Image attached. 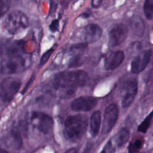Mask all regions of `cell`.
Returning a JSON list of instances; mask_svg holds the SVG:
<instances>
[{
  "mask_svg": "<svg viewBox=\"0 0 153 153\" xmlns=\"http://www.w3.org/2000/svg\"><path fill=\"white\" fill-rule=\"evenodd\" d=\"M88 74L81 70L61 72L57 74L53 79L54 86L59 89H76L83 87L88 82Z\"/></svg>",
  "mask_w": 153,
  "mask_h": 153,
  "instance_id": "obj_1",
  "label": "cell"
},
{
  "mask_svg": "<svg viewBox=\"0 0 153 153\" xmlns=\"http://www.w3.org/2000/svg\"><path fill=\"white\" fill-rule=\"evenodd\" d=\"M88 126L87 118L85 115H76L68 117L65 122L63 134L69 140L76 142L84 134Z\"/></svg>",
  "mask_w": 153,
  "mask_h": 153,
  "instance_id": "obj_2",
  "label": "cell"
},
{
  "mask_svg": "<svg viewBox=\"0 0 153 153\" xmlns=\"http://www.w3.org/2000/svg\"><path fill=\"white\" fill-rule=\"evenodd\" d=\"M4 25L9 33L16 34L28 26L29 20L24 13L16 10L8 13L5 17Z\"/></svg>",
  "mask_w": 153,
  "mask_h": 153,
  "instance_id": "obj_3",
  "label": "cell"
},
{
  "mask_svg": "<svg viewBox=\"0 0 153 153\" xmlns=\"http://www.w3.org/2000/svg\"><path fill=\"white\" fill-rule=\"evenodd\" d=\"M7 55V57L1 61V72L2 74H14L25 69L27 59L22 55V53Z\"/></svg>",
  "mask_w": 153,
  "mask_h": 153,
  "instance_id": "obj_4",
  "label": "cell"
},
{
  "mask_svg": "<svg viewBox=\"0 0 153 153\" xmlns=\"http://www.w3.org/2000/svg\"><path fill=\"white\" fill-rule=\"evenodd\" d=\"M21 86V81L17 78L8 77L1 83V99L4 103L11 102Z\"/></svg>",
  "mask_w": 153,
  "mask_h": 153,
  "instance_id": "obj_5",
  "label": "cell"
},
{
  "mask_svg": "<svg viewBox=\"0 0 153 153\" xmlns=\"http://www.w3.org/2000/svg\"><path fill=\"white\" fill-rule=\"evenodd\" d=\"M30 120L33 127L44 134L49 133L53 129V119L46 114L34 111L31 114Z\"/></svg>",
  "mask_w": 153,
  "mask_h": 153,
  "instance_id": "obj_6",
  "label": "cell"
},
{
  "mask_svg": "<svg viewBox=\"0 0 153 153\" xmlns=\"http://www.w3.org/2000/svg\"><path fill=\"white\" fill-rule=\"evenodd\" d=\"M118 108L115 103H111L108 105L104 113L103 121L102 127V133L108 134L110 132L118 120Z\"/></svg>",
  "mask_w": 153,
  "mask_h": 153,
  "instance_id": "obj_7",
  "label": "cell"
},
{
  "mask_svg": "<svg viewBox=\"0 0 153 153\" xmlns=\"http://www.w3.org/2000/svg\"><path fill=\"white\" fill-rule=\"evenodd\" d=\"M123 96L121 105L123 108L128 107L133 102L137 91V82L135 78H129L122 87Z\"/></svg>",
  "mask_w": 153,
  "mask_h": 153,
  "instance_id": "obj_8",
  "label": "cell"
},
{
  "mask_svg": "<svg viewBox=\"0 0 153 153\" xmlns=\"http://www.w3.org/2000/svg\"><path fill=\"white\" fill-rule=\"evenodd\" d=\"M127 32V27L121 23L115 25L109 32V45L112 47L121 45L125 41Z\"/></svg>",
  "mask_w": 153,
  "mask_h": 153,
  "instance_id": "obj_9",
  "label": "cell"
},
{
  "mask_svg": "<svg viewBox=\"0 0 153 153\" xmlns=\"http://www.w3.org/2000/svg\"><path fill=\"white\" fill-rule=\"evenodd\" d=\"M97 99L91 96H82L75 99L71 103V108L75 111H88L97 104Z\"/></svg>",
  "mask_w": 153,
  "mask_h": 153,
  "instance_id": "obj_10",
  "label": "cell"
},
{
  "mask_svg": "<svg viewBox=\"0 0 153 153\" xmlns=\"http://www.w3.org/2000/svg\"><path fill=\"white\" fill-rule=\"evenodd\" d=\"M151 56V51L146 50L135 57L131 63V71L134 74L142 72L148 65Z\"/></svg>",
  "mask_w": 153,
  "mask_h": 153,
  "instance_id": "obj_11",
  "label": "cell"
},
{
  "mask_svg": "<svg viewBox=\"0 0 153 153\" xmlns=\"http://www.w3.org/2000/svg\"><path fill=\"white\" fill-rule=\"evenodd\" d=\"M124 59V53L121 50L110 53L105 59L104 66L106 70H113L119 66Z\"/></svg>",
  "mask_w": 153,
  "mask_h": 153,
  "instance_id": "obj_12",
  "label": "cell"
},
{
  "mask_svg": "<svg viewBox=\"0 0 153 153\" xmlns=\"http://www.w3.org/2000/svg\"><path fill=\"white\" fill-rule=\"evenodd\" d=\"M4 143L12 149H19L21 148L23 140L20 131L17 128H13L4 137Z\"/></svg>",
  "mask_w": 153,
  "mask_h": 153,
  "instance_id": "obj_13",
  "label": "cell"
},
{
  "mask_svg": "<svg viewBox=\"0 0 153 153\" xmlns=\"http://www.w3.org/2000/svg\"><path fill=\"white\" fill-rule=\"evenodd\" d=\"M102 30L100 27L94 23H90L84 28V35L86 43H93L99 39Z\"/></svg>",
  "mask_w": 153,
  "mask_h": 153,
  "instance_id": "obj_14",
  "label": "cell"
},
{
  "mask_svg": "<svg viewBox=\"0 0 153 153\" xmlns=\"http://www.w3.org/2000/svg\"><path fill=\"white\" fill-rule=\"evenodd\" d=\"M129 26L134 35L136 36L143 35L145 30V24L140 16L133 15L129 20Z\"/></svg>",
  "mask_w": 153,
  "mask_h": 153,
  "instance_id": "obj_15",
  "label": "cell"
},
{
  "mask_svg": "<svg viewBox=\"0 0 153 153\" xmlns=\"http://www.w3.org/2000/svg\"><path fill=\"white\" fill-rule=\"evenodd\" d=\"M99 111L93 112L90 117V131L93 137L97 135L99 132L101 124V115Z\"/></svg>",
  "mask_w": 153,
  "mask_h": 153,
  "instance_id": "obj_16",
  "label": "cell"
},
{
  "mask_svg": "<svg viewBox=\"0 0 153 153\" xmlns=\"http://www.w3.org/2000/svg\"><path fill=\"white\" fill-rule=\"evenodd\" d=\"M130 138V132L126 128H121L115 136V142L118 146H121L124 145Z\"/></svg>",
  "mask_w": 153,
  "mask_h": 153,
  "instance_id": "obj_17",
  "label": "cell"
},
{
  "mask_svg": "<svg viewBox=\"0 0 153 153\" xmlns=\"http://www.w3.org/2000/svg\"><path fill=\"white\" fill-rule=\"evenodd\" d=\"M143 12L148 20L153 19V0H146L143 4Z\"/></svg>",
  "mask_w": 153,
  "mask_h": 153,
  "instance_id": "obj_18",
  "label": "cell"
},
{
  "mask_svg": "<svg viewBox=\"0 0 153 153\" xmlns=\"http://www.w3.org/2000/svg\"><path fill=\"white\" fill-rule=\"evenodd\" d=\"M152 118H153V111L146 117V118L139 126L137 128V130L142 133H146L150 126V123Z\"/></svg>",
  "mask_w": 153,
  "mask_h": 153,
  "instance_id": "obj_19",
  "label": "cell"
},
{
  "mask_svg": "<svg viewBox=\"0 0 153 153\" xmlns=\"http://www.w3.org/2000/svg\"><path fill=\"white\" fill-rule=\"evenodd\" d=\"M142 147V141L139 139L135 140L133 142H130L128 147V151L129 153H135L137 152Z\"/></svg>",
  "mask_w": 153,
  "mask_h": 153,
  "instance_id": "obj_20",
  "label": "cell"
},
{
  "mask_svg": "<svg viewBox=\"0 0 153 153\" xmlns=\"http://www.w3.org/2000/svg\"><path fill=\"white\" fill-rule=\"evenodd\" d=\"M54 50V47H51V48H50L49 50H48L41 57L40 61H39V66H42L44 65H45L47 62L48 61V60L49 59L50 57L51 56V55L52 54V53H53Z\"/></svg>",
  "mask_w": 153,
  "mask_h": 153,
  "instance_id": "obj_21",
  "label": "cell"
},
{
  "mask_svg": "<svg viewBox=\"0 0 153 153\" xmlns=\"http://www.w3.org/2000/svg\"><path fill=\"white\" fill-rule=\"evenodd\" d=\"M10 1L1 0L0 1V13L1 16L4 15L8 10L10 7Z\"/></svg>",
  "mask_w": 153,
  "mask_h": 153,
  "instance_id": "obj_22",
  "label": "cell"
},
{
  "mask_svg": "<svg viewBox=\"0 0 153 153\" xmlns=\"http://www.w3.org/2000/svg\"><path fill=\"white\" fill-rule=\"evenodd\" d=\"M115 149L112 145L111 140H109L105 145L100 153H114Z\"/></svg>",
  "mask_w": 153,
  "mask_h": 153,
  "instance_id": "obj_23",
  "label": "cell"
},
{
  "mask_svg": "<svg viewBox=\"0 0 153 153\" xmlns=\"http://www.w3.org/2000/svg\"><path fill=\"white\" fill-rule=\"evenodd\" d=\"M59 21L58 19H55L51 22L49 26V28L52 32H56L59 30Z\"/></svg>",
  "mask_w": 153,
  "mask_h": 153,
  "instance_id": "obj_24",
  "label": "cell"
},
{
  "mask_svg": "<svg viewBox=\"0 0 153 153\" xmlns=\"http://www.w3.org/2000/svg\"><path fill=\"white\" fill-rule=\"evenodd\" d=\"M82 60L81 59V57L79 56L76 55V57H75L70 62H69V66H78L82 64Z\"/></svg>",
  "mask_w": 153,
  "mask_h": 153,
  "instance_id": "obj_25",
  "label": "cell"
},
{
  "mask_svg": "<svg viewBox=\"0 0 153 153\" xmlns=\"http://www.w3.org/2000/svg\"><path fill=\"white\" fill-rule=\"evenodd\" d=\"M87 43H81V44H75L74 45H72L71 47V50L72 51H78V50H82L83 49L87 47Z\"/></svg>",
  "mask_w": 153,
  "mask_h": 153,
  "instance_id": "obj_26",
  "label": "cell"
},
{
  "mask_svg": "<svg viewBox=\"0 0 153 153\" xmlns=\"http://www.w3.org/2000/svg\"><path fill=\"white\" fill-rule=\"evenodd\" d=\"M35 76L34 74H32V76L30 77V78H29L28 82H27V84L25 85V87H24L23 89L22 90V94H25V93L26 92V91L27 90L28 88H29V86L32 84V82H33V81L35 80Z\"/></svg>",
  "mask_w": 153,
  "mask_h": 153,
  "instance_id": "obj_27",
  "label": "cell"
},
{
  "mask_svg": "<svg viewBox=\"0 0 153 153\" xmlns=\"http://www.w3.org/2000/svg\"><path fill=\"white\" fill-rule=\"evenodd\" d=\"M102 3V1H93L91 2V5L93 7H98Z\"/></svg>",
  "mask_w": 153,
  "mask_h": 153,
  "instance_id": "obj_28",
  "label": "cell"
},
{
  "mask_svg": "<svg viewBox=\"0 0 153 153\" xmlns=\"http://www.w3.org/2000/svg\"><path fill=\"white\" fill-rule=\"evenodd\" d=\"M64 153H78V151L75 148H71L67 150Z\"/></svg>",
  "mask_w": 153,
  "mask_h": 153,
  "instance_id": "obj_29",
  "label": "cell"
},
{
  "mask_svg": "<svg viewBox=\"0 0 153 153\" xmlns=\"http://www.w3.org/2000/svg\"><path fill=\"white\" fill-rule=\"evenodd\" d=\"M0 153H8V152L5 149L1 148V149H0Z\"/></svg>",
  "mask_w": 153,
  "mask_h": 153,
  "instance_id": "obj_30",
  "label": "cell"
},
{
  "mask_svg": "<svg viewBox=\"0 0 153 153\" xmlns=\"http://www.w3.org/2000/svg\"><path fill=\"white\" fill-rule=\"evenodd\" d=\"M81 16H82V17L84 16V17H87L89 16V14L88 13H84L81 15Z\"/></svg>",
  "mask_w": 153,
  "mask_h": 153,
  "instance_id": "obj_31",
  "label": "cell"
}]
</instances>
